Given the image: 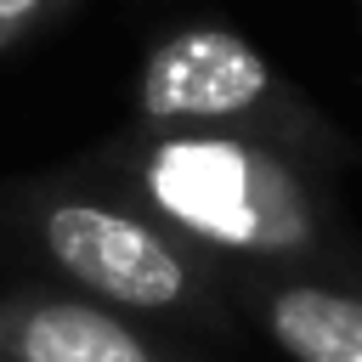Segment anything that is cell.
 <instances>
[{
    "instance_id": "3",
    "label": "cell",
    "mask_w": 362,
    "mask_h": 362,
    "mask_svg": "<svg viewBox=\"0 0 362 362\" xmlns=\"http://www.w3.org/2000/svg\"><path fill=\"white\" fill-rule=\"evenodd\" d=\"M277 102L272 62L221 23L175 28L153 45L136 79V107L153 130H238Z\"/></svg>"
},
{
    "instance_id": "5",
    "label": "cell",
    "mask_w": 362,
    "mask_h": 362,
    "mask_svg": "<svg viewBox=\"0 0 362 362\" xmlns=\"http://www.w3.org/2000/svg\"><path fill=\"white\" fill-rule=\"evenodd\" d=\"M266 334L294 362H362V294L334 283H277L260 300Z\"/></svg>"
},
{
    "instance_id": "1",
    "label": "cell",
    "mask_w": 362,
    "mask_h": 362,
    "mask_svg": "<svg viewBox=\"0 0 362 362\" xmlns=\"http://www.w3.org/2000/svg\"><path fill=\"white\" fill-rule=\"evenodd\" d=\"M136 192L170 232L243 260H311L328 243L322 198L266 136L158 130L136 153Z\"/></svg>"
},
{
    "instance_id": "4",
    "label": "cell",
    "mask_w": 362,
    "mask_h": 362,
    "mask_svg": "<svg viewBox=\"0 0 362 362\" xmlns=\"http://www.w3.org/2000/svg\"><path fill=\"white\" fill-rule=\"evenodd\" d=\"M0 362H175L96 300L11 294L0 300Z\"/></svg>"
},
{
    "instance_id": "2",
    "label": "cell",
    "mask_w": 362,
    "mask_h": 362,
    "mask_svg": "<svg viewBox=\"0 0 362 362\" xmlns=\"http://www.w3.org/2000/svg\"><path fill=\"white\" fill-rule=\"evenodd\" d=\"M40 243L107 305L130 311H181L204 294L198 260L147 215L113 209L102 198H45L40 204Z\"/></svg>"
},
{
    "instance_id": "6",
    "label": "cell",
    "mask_w": 362,
    "mask_h": 362,
    "mask_svg": "<svg viewBox=\"0 0 362 362\" xmlns=\"http://www.w3.org/2000/svg\"><path fill=\"white\" fill-rule=\"evenodd\" d=\"M68 0H0V51H11L17 40H28L45 17H57Z\"/></svg>"
}]
</instances>
